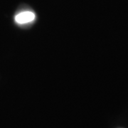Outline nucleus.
<instances>
[{"label": "nucleus", "mask_w": 128, "mask_h": 128, "mask_svg": "<svg viewBox=\"0 0 128 128\" xmlns=\"http://www.w3.org/2000/svg\"><path fill=\"white\" fill-rule=\"evenodd\" d=\"M35 18V14L32 12H23L15 16V22L19 24H24L32 22Z\"/></svg>", "instance_id": "obj_1"}]
</instances>
